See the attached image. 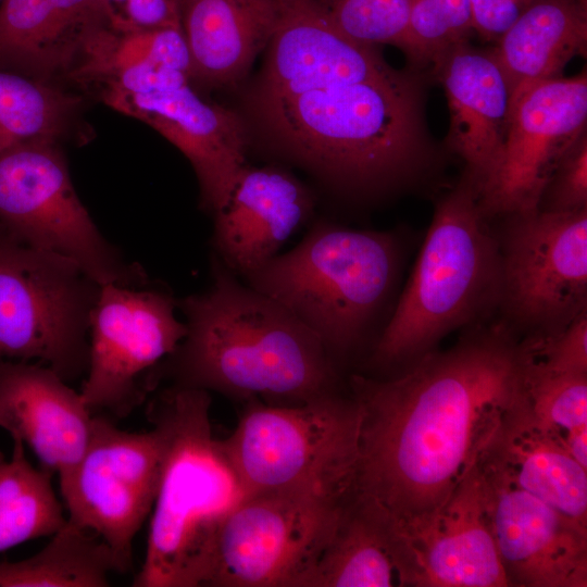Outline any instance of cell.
<instances>
[{
	"instance_id": "6da1fadb",
	"label": "cell",
	"mask_w": 587,
	"mask_h": 587,
	"mask_svg": "<svg viewBox=\"0 0 587 587\" xmlns=\"http://www.w3.org/2000/svg\"><path fill=\"white\" fill-rule=\"evenodd\" d=\"M348 385L360 409L352 499L384 529L441 507L525 394L520 342L504 322L399 375L352 374Z\"/></svg>"
},
{
	"instance_id": "7a4b0ae2",
	"label": "cell",
	"mask_w": 587,
	"mask_h": 587,
	"mask_svg": "<svg viewBox=\"0 0 587 587\" xmlns=\"http://www.w3.org/2000/svg\"><path fill=\"white\" fill-rule=\"evenodd\" d=\"M211 283L177 300L186 335L157 367L174 386L240 400L302 404L339 390V373L319 338L290 311L255 290L213 253Z\"/></svg>"
},
{
	"instance_id": "3957f363",
	"label": "cell",
	"mask_w": 587,
	"mask_h": 587,
	"mask_svg": "<svg viewBox=\"0 0 587 587\" xmlns=\"http://www.w3.org/2000/svg\"><path fill=\"white\" fill-rule=\"evenodd\" d=\"M279 152L328 190L372 199L428 165L416 77L394 75L257 101Z\"/></svg>"
},
{
	"instance_id": "277c9868",
	"label": "cell",
	"mask_w": 587,
	"mask_h": 587,
	"mask_svg": "<svg viewBox=\"0 0 587 587\" xmlns=\"http://www.w3.org/2000/svg\"><path fill=\"white\" fill-rule=\"evenodd\" d=\"M210 407L209 391L174 385L149 403L164 455L135 587L205 586L221 530L250 496L213 435Z\"/></svg>"
},
{
	"instance_id": "5b68a950",
	"label": "cell",
	"mask_w": 587,
	"mask_h": 587,
	"mask_svg": "<svg viewBox=\"0 0 587 587\" xmlns=\"http://www.w3.org/2000/svg\"><path fill=\"white\" fill-rule=\"evenodd\" d=\"M311 224L295 248L241 279L290 311L337 366L379 337L397 301L404 250L396 232L326 218Z\"/></svg>"
},
{
	"instance_id": "8992f818",
	"label": "cell",
	"mask_w": 587,
	"mask_h": 587,
	"mask_svg": "<svg viewBox=\"0 0 587 587\" xmlns=\"http://www.w3.org/2000/svg\"><path fill=\"white\" fill-rule=\"evenodd\" d=\"M500 253L478 192L464 175L441 199L409 280L372 348V362L411 365L457 328L499 309Z\"/></svg>"
},
{
	"instance_id": "52a82bcc",
	"label": "cell",
	"mask_w": 587,
	"mask_h": 587,
	"mask_svg": "<svg viewBox=\"0 0 587 587\" xmlns=\"http://www.w3.org/2000/svg\"><path fill=\"white\" fill-rule=\"evenodd\" d=\"M360 409L339 390L295 405L249 400L224 449L250 496L285 492L346 504L353 496Z\"/></svg>"
},
{
	"instance_id": "ba28073f",
	"label": "cell",
	"mask_w": 587,
	"mask_h": 587,
	"mask_svg": "<svg viewBox=\"0 0 587 587\" xmlns=\"http://www.w3.org/2000/svg\"><path fill=\"white\" fill-rule=\"evenodd\" d=\"M100 288L74 261L0 226V359L37 360L66 382L86 374Z\"/></svg>"
},
{
	"instance_id": "9c48e42d",
	"label": "cell",
	"mask_w": 587,
	"mask_h": 587,
	"mask_svg": "<svg viewBox=\"0 0 587 587\" xmlns=\"http://www.w3.org/2000/svg\"><path fill=\"white\" fill-rule=\"evenodd\" d=\"M55 143L33 141L0 153V226L74 261L100 285L147 286L143 268L126 262L96 226Z\"/></svg>"
},
{
	"instance_id": "30bf717a",
	"label": "cell",
	"mask_w": 587,
	"mask_h": 587,
	"mask_svg": "<svg viewBox=\"0 0 587 587\" xmlns=\"http://www.w3.org/2000/svg\"><path fill=\"white\" fill-rule=\"evenodd\" d=\"M500 305L504 323L546 335L587 311V209L503 215Z\"/></svg>"
},
{
	"instance_id": "8fae6325",
	"label": "cell",
	"mask_w": 587,
	"mask_h": 587,
	"mask_svg": "<svg viewBox=\"0 0 587 587\" xmlns=\"http://www.w3.org/2000/svg\"><path fill=\"white\" fill-rule=\"evenodd\" d=\"M163 455L157 427L127 432L96 415L82 458L59 480L67 521L100 538L122 573L132 569L134 538L151 514Z\"/></svg>"
},
{
	"instance_id": "7c38bea8",
	"label": "cell",
	"mask_w": 587,
	"mask_h": 587,
	"mask_svg": "<svg viewBox=\"0 0 587 587\" xmlns=\"http://www.w3.org/2000/svg\"><path fill=\"white\" fill-rule=\"evenodd\" d=\"M167 291L101 285L89 322V362L80 395L93 412L125 417L152 390L151 378L186 335Z\"/></svg>"
},
{
	"instance_id": "4fadbf2b",
	"label": "cell",
	"mask_w": 587,
	"mask_h": 587,
	"mask_svg": "<svg viewBox=\"0 0 587 587\" xmlns=\"http://www.w3.org/2000/svg\"><path fill=\"white\" fill-rule=\"evenodd\" d=\"M346 504L285 492L249 496L221 530L205 586L302 587Z\"/></svg>"
},
{
	"instance_id": "5bb4252c",
	"label": "cell",
	"mask_w": 587,
	"mask_h": 587,
	"mask_svg": "<svg viewBox=\"0 0 587 587\" xmlns=\"http://www.w3.org/2000/svg\"><path fill=\"white\" fill-rule=\"evenodd\" d=\"M586 124V71L538 82L514 95L498 160L478 192L484 215L536 210L546 182Z\"/></svg>"
},
{
	"instance_id": "9a60e30c",
	"label": "cell",
	"mask_w": 587,
	"mask_h": 587,
	"mask_svg": "<svg viewBox=\"0 0 587 587\" xmlns=\"http://www.w3.org/2000/svg\"><path fill=\"white\" fill-rule=\"evenodd\" d=\"M383 530L400 586H509L489 525L479 464L437 510Z\"/></svg>"
},
{
	"instance_id": "2e32d148",
	"label": "cell",
	"mask_w": 587,
	"mask_h": 587,
	"mask_svg": "<svg viewBox=\"0 0 587 587\" xmlns=\"http://www.w3.org/2000/svg\"><path fill=\"white\" fill-rule=\"evenodd\" d=\"M491 534L509 586L586 587L587 528L479 461Z\"/></svg>"
},
{
	"instance_id": "e0dca14e",
	"label": "cell",
	"mask_w": 587,
	"mask_h": 587,
	"mask_svg": "<svg viewBox=\"0 0 587 587\" xmlns=\"http://www.w3.org/2000/svg\"><path fill=\"white\" fill-rule=\"evenodd\" d=\"M102 100L148 124L189 160L200 187V207L216 214L247 166V137L239 116L180 85L146 93L102 90Z\"/></svg>"
},
{
	"instance_id": "ac0fdd59",
	"label": "cell",
	"mask_w": 587,
	"mask_h": 587,
	"mask_svg": "<svg viewBox=\"0 0 587 587\" xmlns=\"http://www.w3.org/2000/svg\"><path fill=\"white\" fill-rule=\"evenodd\" d=\"M255 102L394 75L374 46L341 33L316 0H277Z\"/></svg>"
},
{
	"instance_id": "d6986e66",
	"label": "cell",
	"mask_w": 587,
	"mask_h": 587,
	"mask_svg": "<svg viewBox=\"0 0 587 587\" xmlns=\"http://www.w3.org/2000/svg\"><path fill=\"white\" fill-rule=\"evenodd\" d=\"M315 201L313 191L287 171L247 165L225 207L213 215V253L245 277L312 218Z\"/></svg>"
},
{
	"instance_id": "ffe728a7",
	"label": "cell",
	"mask_w": 587,
	"mask_h": 587,
	"mask_svg": "<svg viewBox=\"0 0 587 587\" xmlns=\"http://www.w3.org/2000/svg\"><path fill=\"white\" fill-rule=\"evenodd\" d=\"M92 417L80 392L52 369L0 360V427L27 445L59 480L82 458Z\"/></svg>"
},
{
	"instance_id": "44dd1931",
	"label": "cell",
	"mask_w": 587,
	"mask_h": 587,
	"mask_svg": "<svg viewBox=\"0 0 587 587\" xmlns=\"http://www.w3.org/2000/svg\"><path fill=\"white\" fill-rule=\"evenodd\" d=\"M447 97L448 141L464 161V175L477 192L494 170L504 139L510 91L492 51L477 50L466 40L434 60Z\"/></svg>"
},
{
	"instance_id": "7402d4cb",
	"label": "cell",
	"mask_w": 587,
	"mask_h": 587,
	"mask_svg": "<svg viewBox=\"0 0 587 587\" xmlns=\"http://www.w3.org/2000/svg\"><path fill=\"white\" fill-rule=\"evenodd\" d=\"M114 12L103 0H2L0 70L46 83L70 76Z\"/></svg>"
},
{
	"instance_id": "603a6c76",
	"label": "cell",
	"mask_w": 587,
	"mask_h": 587,
	"mask_svg": "<svg viewBox=\"0 0 587 587\" xmlns=\"http://www.w3.org/2000/svg\"><path fill=\"white\" fill-rule=\"evenodd\" d=\"M482 458L587 528V470L535 420L526 391L505 413Z\"/></svg>"
},
{
	"instance_id": "cb8c5ba5",
	"label": "cell",
	"mask_w": 587,
	"mask_h": 587,
	"mask_svg": "<svg viewBox=\"0 0 587 587\" xmlns=\"http://www.w3.org/2000/svg\"><path fill=\"white\" fill-rule=\"evenodd\" d=\"M191 76L214 86L238 83L266 48L277 0H175Z\"/></svg>"
},
{
	"instance_id": "d4e9b609",
	"label": "cell",
	"mask_w": 587,
	"mask_h": 587,
	"mask_svg": "<svg viewBox=\"0 0 587 587\" xmlns=\"http://www.w3.org/2000/svg\"><path fill=\"white\" fill-rule=\"evenodd\" d=\"M492 49L510 99L535 83L563 76L585 54L587 0H536L497 39Z\"/></svg>"
},
{
	"instance_id": "484cf974",
	"label": "cell",
	"mask_w": 587,
	"mask_h": 587,
	"mask_svg": "<svg viewBox=\"0 0 587 587\" xmlns=\"http://www.w3.org/2000/svg\"><path fill=\"white\" fill-rule=\"evenodd\" d=\"M395 585H399V578L385 532L351 499L302 587Z\"/></svg>"
},
{
	"instance_id": "4316f807",
	"label": "cell",
	"mask_w": 587,
	"mask_h": 587,
	"mask_svg": "<svg viewBox=\"0 0 587 587\" xmlns=\"http://www.w3.org/2000/svg\"><path fill=\"white\" fill-rule=\"evenodd\" d=\"M36 554L0 562V587H104L122 573L111 549L92 533L66 519Z\"/></svg>"
},
{
	"instance_id": "83f0119b",
	"label": "cell",
	"mask_w": 587,
	"mask_h": 587,
	"mask_svg": "<svg viewBox=\"0 0 587 587\" xmlns=\"http://www.w3.org/2000/svg\"><path fill=\"white\" fill-rule=\"evenodd\" d=\"M12 440L10 459L0 451V552L52 536L66 523L52 486L54 474L35 467L25 454L24 442Z\"/></svg>"
},
{
	"instance_id": "f1b7e54d",
	"label": "cell",
	"mask_w": 587,
	"mask_h": 587,
	"mask_svg": "<svg viewBox=\"0 0 587 587\" xmlns=\"http://www.w3.org/2000/svg\"><path fill=\"white\" fill-rule=\"evenodd\" d=\"M80 101L46 82L0 70V153L33 141H54Z\"/></svg>"
},
{
	"instance_id": "f546056e",
	"label": "cell",
	"mask_w": 587,
	"mask_h": 587,
	"mask_svg": "<svg viewBox=\"0 0 587 587\" xmlns=\"http://www.w3.org/2000/svg\"><path fill=\"white\" fill-rule=\"evenodd\" d=\"M522 359L535 420L587 470V374L553 372Z\"/></svg>"
},
{
	"instance_id": "4dcf8cb0",
	"label": "cell",
	"mask_w": 587,
	"mask_h": 587,
	"mask_svg": "<svg viewBox=\"0 0 587 587\" xmlns=\"http://www.w3.org/2000/svg\"><path fill=\"white\" fill-rule=\"evenodd\" d=\"M333 24L351 39L401 48L412 60L407 0H316Z\"/></svg>"
},
{
	"instance_id": "1f68e13d",
	"label": "cell",
	"mask_w": 587,
	"mask_h": 587,
	"mask_svg": "<svg viewBox=\"0 0 587 587\" xmlns=\"http://www.w3.org/2000/svg\"><path fill=\"white\" fill-rule=\"evenodd\" d=\"M415 62H434L473 30L470 0H407Z\"/></svg>"
},
{
	"instance_id": "d6a6232c",
	"label": "cell",
	"mask_w": 587,
	"mask_h": 587,
	"mask_svg": "<svg viewBox=\"0 0 587 587\" xmlns=\"http://www.w3.org/2000/svg\"><path fill=\"white\" fill-rule=\"evenodd\" d=\"M520 347L525 360L546 370L587 374V311L557 332L527 336Z\"/></svg>"
},
{
	"instance_id": "836d02e7",
	"label": "cell",
	"mask_w": 587,
	"mask_h": 587,
	"mask_svg": "<svg viewBox=\"0 0 587 587\" xmlns=\"http://www.w3.org/2000/svg\"><path fill=\"white\" fill-rule=\"evenodd\" d=\"M587 209V134L583 133L546 182L536 210L570 213Z\"/></svg>"
},
{
	"instance_id": "e575fe53",
	"label": "cell",
	"mask_w": 587,
	"mask_h": 587,
	"mask_svg": "<svg viewBox=\"0 0 587 587\" xmlns=\"http://www.w3.org/2000/svg\"><path fill=\"white\" fill-rule=\"evenodd\" d=\"M183 72L154 64L128 67L102 83L103 90L122 93H146L171 88L188 82Z\"/></svg>"
},
{
	"instance_id": "d590c367",
	"label": "cell",
	"mask_w": 587,
	"mask_h": 587,
	"mask_svg": "<svg viewBox=\"0 0 587 587\" xmlns=\"http://www.w3.org/2000/svg\"><path fill=\"white\" fill-rule=\"evenodd\" d=\"M536 0H470L473 30L486 39H498Z\"/></svg>"
},
{
	"instance_id": "8d00e7d4",
	"label": "cell",
	"mask_w": 587,
	"mask_h": 587,
	"mask_svg": "<svg viewBox=\"0 0 587 587\" xmlns=\"http://www.w3.org/2000/svg\"><path fill=\"white\" fill-rule=\"evenodd\" d=\"M116 13L120 21L130 27H180L175 0H126Z\"/></svg>"
},
{
	"instance_id": "74e56055",
	"label": "cell",
	"mask_w": 587,
	"mask_h": 587,
	"mask_svg": "<svg viewBox=\"0 0 587 587\" xmlns=\"http://www.w3.org/2000/svg\"><path fill=\"white\" fill-rule=\"evenodd\" d=\"M108 7L113 9L115 12H117L122 5L125 3L126 0H103Z\"/></svg>"
},
{
	"instance_id": "f35d334b",
	"label": "cell",
	"mask_w": 587,
	"mask_h": 587,
	"mask_svg": "<svg viewBox=\"0 0 587 587\" xmlns=\"http://www.w3.org/2000/svg\"><path fill=\"white\" fill-rule=\"evenodd\" d=\"M2 0H0V3H1Z\"/></svg>"
}]
</instances>
